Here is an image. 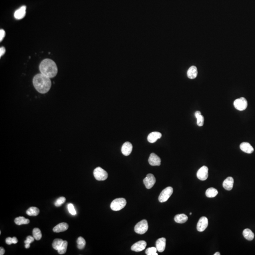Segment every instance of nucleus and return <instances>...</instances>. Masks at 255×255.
I'll list each match as a JSON object with an SVG mask.
<instances>
[{"instance_id": "c756f323", "label": "nucleus", "mask_w": 255, "mask_h": 255, "mask_svg": "<svg viewBox=\"0 0 255 255\" xmlns=\"http://www.w3.org/2000/svg\"><path fill=\"white\" fill-rule=\"evenodd\" d=\"M67 246H68V242L66 240H63V244L59 250H57L58 252L61 255L65 254L67 251Z\"/></svg>"}, {"instance_id": "0eeeda50", "label": "nucleus", "mask_w": 255, "mask_h": 255, "mask_svg": "<svg viewBox=\"0 0 255 255\" xmlns=\"http://www.w3.org/2000/svg\"><path fill=\"white\" fill-rule=\"evenodd\" d=\"M234 107L238 110L244 111L248 107V102L246 98L242 97L235 100L233 103Z\"/></svg>"}, {"instance_id": "72a5a7b5", "label": "nucleus", "mask_w": 255, "mask_h": 255, "mask_svg": "<svg viewBox=\"0 0 255 255\" xmlns=\"http://www.w3.org/2000/svg\"><path fill=\"white\" fill-rule=\"evenodd\" d=\"M35 238H34V237H32L31 236H27V239H26V240L24 242L25 244L26 243H31L32 242H33L34 241Z\"/></svg>"}, {"instance_id": "79ce46f5", "label": "nucleus", "mask_w": 255, "mask_h": 255, "mask_svg": "<svg viewBox=\"0 0 255 255\" xmlns=\"http://www.w3.org/2000/svg\"><path fill=\"white\" fill-rule=\"evenodd\" d=\"M190 215H191V214H192V213H190Z\"/></svg>"}, {"instance_id": "f257e3e1", "label": "nucleus", "mask_w": 255, "mask_h": 255, "mask_svg": "<svg viewBox=\"0 0 255 255\" xmlns=\"http://www.w3.org/2000/svg\"><path fill=\"white\" fill-rule=\"evenodd\" d=\"M33 84L37 91L45 94L49 91L52 86L50 78L43 74H37L33 78Z\"/></svg>"}, {"instance_id": "a19ab883", "label": "nucleus", "mask_w": 255, "mask_h": 255, "mask_svg": "<svg viewBox=\"0 0 255 255\" xmlns=\"http://www.w3.org/2000/svg\"><path fill=\"white\" fill-rule=\"evenodd\" d=\"M214 255H220V253L219 252H217L216 253H214Z\"/></svg>"}, {"instance_id": "6e6552de", "label": "nucleus", "mask_w": 255, "mask_h": 255, "mask_svg": "<svg viewBox=\"0 0 255 255\" xmlns=\"http://www.w3.org/2000/svg\"><path fill=\"white\" fill-rule=\"evenodd\" d=\"M156 182L154 175L151 173H149L143 180L144 184L146 188L150 189L154 186Z\"/></svg>"}, {"instance_id": "4be33fe9", "label": "nucleus", "mask_w": 255, "mask_h": 255, "mask_svg": "<svg viewBox=\"0 0 255 255\" xmlns=\"http://www.w3.org/2000/svg\"><path fill=\"white\" fill-rule=\"evenodd\" d=\"M243 235L246 239L250 241L253 240L254 239V233L251 231V230L249 229H246L244 230L243 232Z\"/></svg>"}, {"instance_id": "423d86ee", "label": "nucleus", "mask_w": 255, "mask_h": 255, "mask_svg": "<svg viewBox=\"0 0 255 255\" xmlns=\"http://www.w3.org/2000/svg\"><path fill=\"white\" fill-rule=\"evenodd\" d=\"M173 191V188L172 187H167L161 192L158 198V200L161 203L166 202L172 194Z\"/></svg>"}, {"instance_id": "39448f33", "label": "nucleus", "mask_w": 255, "mask_h": 255, "mask_svg": "<svg viewBox=\"0 0 255 255\" xmlns=\"http://www.w3.org/2000/svg\"><path fill=\"white\" fill-rule=\"evenodd\" d=\"M93 174L95 179L99 181L105 180L108 178L107 172L100 167L96 168L94 170Z\"/></svg>"}, {"instance_id": "f8f14e48", "label": "nucleus", "mask_w": 255, "mask_h": 255, "mask_svg": "<svg viewBox=\"0 0 255 255\" xmlns=\"http://www.w3.org/2000/svg\"><path fill=\"white\" fill-rule=\"evenodd\" d=\"M149 164L152 166H159L161 164V160L154 153H151L148 159Z\"/></svg>"}, {"instance_id": "58836bf2", "label": "nucleus", "mask_w": 255, "mask_h": 255, "mask_svg": "<svg viewBox=\"0 0 255 255\" xmlns=\"http://www.w3.org/2000/svg\"><path fill=\"white\" fill-rule=\"evenodd\" d=\"M12 240H13V244H16V243H18V239L16 237H13L12 238Z\"/></svg>"}, {"instance_id": "a878e982", "label": "nucleus", "mask_w": 255, "mask_h": 255, "mask_svg": "<svg viewBox=\"0 0 255 255\" xmlns=\"http://www.w3.org/2000/svg\"><path fill=\"white\" fill-rule=\"evenodd\" d=\"M40 211L36 207H31L27 209L26 212L27 214L29 216H37L39 214Z\"/></svg>"}, {"instance_id": "ddd939ff", "label": "nucleus", "mask_w": 255, "mask_h": 255, "mask_svg": "<svg viewBox=\"0 0 255 255\" xmlns=\"http://www.w3.org/2000/svg\"><path fill=\"white\" fill-rule=\"evenodd\" d=\"M132 145L129 142H126L122 146V152L125 156H128L132 150Z\"/></svg>"}, {"instance_id": "412c9836", "label": "nucleus", "mask_w": 255, "mask_h": 255, "mask_svg": "<svg viewBox=\"0 0 255 255\" xmlns=\"http://www.w3.org/2000/svg\"><path fill=\"white\" fill-rule=\"evenodd\" d=\"M174 219L175 222L177 223L183 224L188 221V217L186 214H178L176 215Z\"/></svg>"}, {"instance_id": "1a4fd4ad", "label": "nucleus", "mask_w": 255, "mask_h": 255, "mask_svg": "<svg viewBox=\"0 0 255 255\" xmlns=\"http://www.w3.org/2000/svg\"><path fill=\"white\" fill-rule=\"evenodd\" d=\"M198 179L201 180H206L208 177V168L206 166L201 167L196 173Z\"/></svg>"}, {"instance_id": "dca6fc26", "label": "nucleus", "mask_w": 255, "mask_h": 255, "mask_svg": "<svg viewBox=\"0 0 255 255\" xmlns=\"http://www.w3.org/2000/svg\"><path fill=\"white\" fill-rule=\"evenodd\" d=\"M234 180L232 177H228L224 180L222 186L224 189L227 190H231L233 188Z\"/></svg>"}, {"instance_id": "393cba45", "label": "nucleus", "mask_w": 255, "mask_h": 255, "mask_svg": "<svg viewBox=\"0 0 255 255\" xmlns=\"http://www.w3.org/2000/svg\"><path fill=\"white\" fill-rule=\"evenodd\" d=\"M218 193L217 190L214 188H208L206 192V196L208 198H214Z\"/></svg>"}, {"instance_id": "f03ea898", "label": "nucleus", "mask_w": 255, "mask_h": 255, "mask_svg": "<svg viewBox=\"0 0 255 255\" xmlns=\"http://www.w3.org/2000/svg\"><path fill=\"white\" fill-rule=\"evenodd\" d=\"M41 73L49 78H54L58 73V68L55 61L50 59H45L41 61L39 65Z\"/></svg>"}, {"instance_id": "20e7f679", "label": "nucleus", "mask_w": 255, "mask_h": 255, "mask_svg": "<svg viewBox=\"0 0 255 255\" xmlns=\"http://www.w3.org/2000/svg\"><path fill=\"white\" fill-rule=\"evenodd\" d=\"M148 229V225L147 221L146 220H143L138 222L135 225L134 230L135 232L139 234H143L147 232Z\"/></svg>"}, {"instance_id": "9b49d317", "label": "nucleus", "mask_w": 255, "mask_h": 255, "mask_svg": "<svg viewBox=\"0 0 255 255\" xmlns=\"http://www.w3.org/2000/svg\"><path fill=\"white\" fill-rule=\"evenodd\" d=\"M146 246V242L144 240L136 242L131 247V250L135 252H140L145 250Z\"/></svg>"}, {"instance_id": "9d476101", "label": "nucleus", "mask_w": 255, "mask_h": 255, "mask_svg": "<svg viewBox=\"0 0 255 255\" xmlns=\"http://www.w3.org/2000/svg\"><path fill=\"white\" fill-rule=\"evenodd\" d=\"M208 225V219L205 216H202L199 219L198 222L196 229L198 232H202L205 231Z\"/></svg>"}, {"instance_id": "7c9ffc66", "label": "nucleus", "mask_w": 255, "mask_h": 255, "mask_svg": "<svg viewBox=\"0 0 255 255\" xmlns=\"http://www.w3.org/2000/svg\"><path fill=\"white\" fill-rule=\"evenodd\" d=\"M157 251V248L156 247H151L146 250V253L147 255H158Z\"/></svg>"}, {"instance_id": "c9c22d12", "label": "nucleus", "mask_w": 255, "mask_h": 255, "mask_svg": "<svg viewBox=\"0 0 255 255\" xmlns=\"http://www.w3.org/2000/svg\"><path fill=\"white\" fill-rule=\"evenodd\" d=\"M6 243L8 245H11L13 244V240H12V238L8 237L6 238L5 240Z\"/></svg>"}, {"instance_id": "4c0bfd02", "label": "nucleus", "mask_w": 255, "mask_h": 255, "mask_svg": "<svg viewBox=\"0 0 255 255\" xmlns=\"http://www.w3.org/2000/svg\"><path fill=\"white\" fill-rule=\"evenodd\" d=\"M4 253H5V250H4V248L3 247H1L0 248V255H4Z\"/></svg>"}, {"instance_id": "2f4dec72", "label": "nucleus", "mask_w": 255, "mask_h": 255, "mask_svg": "<svg viewBox=\"0 0 255 255\" xmlns=\"http://www.w3.org/2000/svg\"><path fill=\"white\" fill-rule=\"evenodd\" d=\"M66 201V198L63 196L59 198L55 203V205L57 207L61 206L63 204H64Z\"/></svg>"}, {"instance_id": "cd10ccee", "label": "nucleus", "mask_w": 255, "mask_h": 255, "mask_svg": "<svg viewBox=\"0 0 255 255\" xmlns=\"http://www.w3.org/2000/svg\"><path fill=\"white\" fill-rule=\"evenodd\" d=\"M78 246L77 247L79 250H83L85 248L86 246V241L82 237H79L78 238L77 241Z\"/></svg>"}, {"instance_id": "2eb2a0df", "label": "nucleus", "mask_w": 255, "mask_h": 255, "mask_svg": "<svg viewBox=\"0 0 255 255\" xmlns=\"http://www.w3.org/2000/svg\"><path fill=\"white\" fill-rule=\"evenodd\" d=\"M240 149L242 151L248 154H251L254 152V148L248 142H242L240 144Z\"/></svg>"}, {"instance_id": "f3484780", "label": "nucleus", "mask_w": 255, "mask_h": 255, "mask_svg": "<svg viewBox=\"0 0 255 255\" xmlns=\"http://www.w3.org/2000/svg\"><path fill=\"white\" fill-rule=\"evenodd\" d=\"M162 134L159 132H153L149 134L147 136V140L151 143H154L162 137Z\"/></svg>"}, {"instance_id": "bb28decb", "label": "nucleus", "mask_w": 255, "mask_h": 255, "mask_svg": "<svg viewBox=\"0 0 255 255\" xmlns=\"http://www.w3.org/2000/svg\"><path fill=\"white\" fill-rule=\"evenodd\" d=\"M63 240L62 239H55V240H53V244H52V246H53V248L55 250H58L60 248L62 244H63Z\"/></svg>"}, {"instance_id": "f704fd0d", "label": "nucleus", "mask_w": 255, "mask_h": 255, "mask_svg": "<svg viewBox=\"0 0 255 255\" xmlns=\"http://www.w3.org/2000/svg\"><path fill=\"white\" fill-rule=\"evenodd\" d=\"M5 32L3 29H1L0 30V41L1 42L3 39L4 37L5 36Z\"/></svg>"}, {"instance_id": "4468645a", "label": "nucleus", "mask_w": 255, "mask_h": 255, "mask_svg": "<svg viewBox=\"0 0 255 255\" xmlns=\"http://www.w3.org/2000/svg\"><path fill=\"white\" fill-rule=\"evenodd\" d=\"M166 246V239L164 238H161L157 240L156 242V248L157 251L160 252H162L165 250Z\"/></svg>"}, {"instance_id": "5701e85b", "label": "nucleus", "mask_w": 255, "mask_h": 255, "mask_svg": "<svg viewBox=\"0 0 255 255\" xmlns=\"http://www.w3.org/2000/svg\"><path fill=\"white\" fill-rule=\"evenodd\" d=\"M195 116L197 119V125L199 127H201L204 125V118L201 115L200 111H196L195 112Z\"/></svg>"}, {"instance_id": "7ed1b4c3", "label": "nucleus", "mask_w": 255, "mask_h": 255, "mask_svg": "<svg viewBox=\"0 0 255 255\" xmlns=\"http://www.w3.org/2000/svg\"><path fill=\"white\" fill-rule=\"evenodd\" d=\"M127 204L126 199L124 198H118L115 199L111 203V208L115 211H118L123 208Z\"/></svg>"}, {"instance_id": "aec40b11", "label": "nucleus", "mask_w": 255, "mask_h": 255, "mask_svg": "<svg viewBox=\"0 0 255 255\" xmlns=\"http://www.w3.org/2000/svg\"><path fill=\"white\" fill-rule=\"evenodd\" d=\"M198 75V70L195 66H192L187 71V76L190 79H194Z\"/></svg>"}, {"instance_id": "e433bc0d", "label": "nucleus", "mask_w": 255, "mask_h": 255, "mask_svg": "<svg viewBox=\"0 0 255 255\" xmlns=\"http://www.w3.org/2000/svg\"><path fill=\"white\" fill-rule=\"evenodd\" d=\"M6 49L4 48V47H1L0 48V57H1L4 53H5Z\"/></svg>"}, {"instance_id": "473e14b6", "label": "nucleus", "mask_w": 255, "mask_h": 255, "mask_svg": "<svg viewBox=\"0 0 255 255\" xmlns=\"http://www.w3.org/2000/svg\"><path fill=\"white\" fill-rule=\"evenodd\" d=\"M68 209L69 212V213L73 215V216H75L77 214V212L75 210V208L74 207V206L72 204H69L68 205Z\"/></svg>"}, {"instance_id": "a211bd4d", "label": "nucleus", "mask_w": 255, "mask_h": 255, "mask_svg": "<svg viewBox=\"0 0 255 255\" xmlns=\"http://www.w3.org/2000/svg\"><path fill=\"white\" fill-rule=\"evenodd\" d=\"M26 6H23L14 13V17L16 19H22L26 15Z\"/></svg>"}, {"instance_id": "ea45409f", "label": "nucleus", "mask_w": 255, "mask_h": 255, "mask_svg": "<svg viewBox=\"0 0 255 255\" xmlns=\"http://www.w3.org/2000/svg\"><path fill=\"white\" fill-rule=\"evenodd\" d=\"M25 248H29L30 247V243H26V244H25Z\"/></svg>"}, {"instance_id": "6ab92c4d", "label": "nucleus", "mask_w": 255, "mask_h": 255, "mask_svg": "<svg viewBox=\"0 0 255 255\" xmlns=\"http://www.w3.org/2000/svg\"><path fill=\"white\" fill-rule=\"evenodd\" d=\"M69 225L66 222H61L58 224L53 228V231L55 232H64L68 230Z\"/></svg>"}, {"instance_id": "c85d7f7f", "label": "nucleus", "mask_w": 255, "mask_h": 255, "mask_svg": "<svg viewBox=\"0 0 255 255\" xmlns=\"http://www.w3.org/2000/svg\"><path fill=\"white\" fill-rule=\"evenodd\" d=\"M33 235L35 239L39 240L42 238V233L39 229L37 228H34L33 230Z\"/></svg>"}, {"instance_id": "b1692460", "label": "nucleus", "mask_w": 255, "mask_h": 255, "mask_svg": "<svg viewBox=\"0 0 255 255\" xmlns=\"http://www.w3.org/2000/svg\"><path fill=\"white\" fill-rule=\"evenodd\" d=\"M15 224L18 225H22V224H29L30 222V221L29 219H26L23 216H19L15 218L14 220Z\"/></svg>"}]
</instances>
